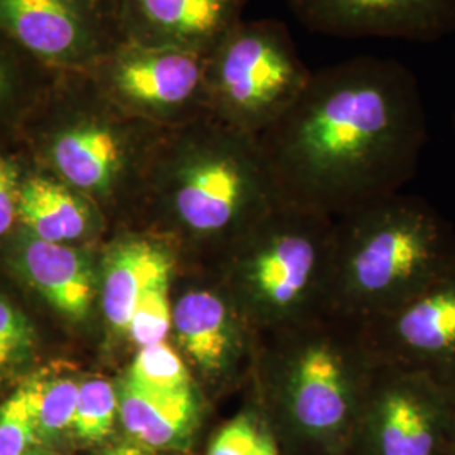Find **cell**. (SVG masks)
I'll use <instances>...</instances> for the list:
<instances>
[{"mask_svg": "<svg viewBox=\"0 0 455 455\" xmlns=\"http://www.w3.org/2000/svg\"><path fill=\"white\" fill-rule=\"evenodd\" d=\"M259 139L280 204L341 216L415 178L428 139L420 83L393 58L327 66Z\"/></svg>", "mask_w": 455, "mask_h": 455, "instance_id": "1", "label": "cell"}, {"mask_svg": "<svg viewBox=\"0 0 455 455\" xmlns=\"http://www.w3.org/2000/svg\"><path fill=\"white\" fill-rule=\"evenodd\" d=\"M455 263V231L420 196L395 193L338 216L327 315L361 325Z\"/></svg>", "mask_w": 455, "mask_h": 455, "instance_id": "2", "label": "cell"}, {"mask_svg": "<svg viewBox=\"0 0 455 455\" xmlns=\"http://www.w3.org/2000/svg\"><path fill=\"white\" fill-rule=\"evenodd\" d=\"M161 133L115 107L86 71H73L54 75L19 137L36 165L90 199H110Z\"/></svg>", "mask_w": 455, "mask_h": 455, "instance_id": "3", "label": "cell"}, {"mask_svg": "<svg viewBox=\"0 0 455 455\" xmlns=\"http://www.w3.org/2000/svg\"><path fill=\"white\" fill-rule=\"evenodd\" d=\"M282 423L314 455H349L376 361L358 325L325 315L275 361Z\"/></svg>", "mask_w": 455, "mask_h": 455, "instance_id": "4", "label": "cell"}, {"mask_svg": "<svg viewBox=\"0 0 455 455\" xmlns=\"http://www.w3.org/2000/svg\"><path fill=\"white\" fill-rule=\"evenodd\" d=\"M163 193L180 223L216 233L280 204L260 139L212 116L164 131Z\"/></svg>", "mask_w": 455, "mask_h": 455, "instance_id": "5", "label": "cell"}, {"mask_svg": "<svg viewBox=\"0 0 455 455\" xmlns=\"http://www.w3.org/2000/svg\"><path fill=\"white\" fill-rule=\"evenodd\" d=\"M204 66L210 115L253 137L289 112L312 76L276 19L240 20L204 56Z\"/></svg>", "mask_w": 455, "mask_h": 455, "instance_id": "6", "label": "cell"}, {"mask_svg": "<svg viewBox=\"0 0 455 455\" xmlns=\"http://www.w3.org/2000/svg\"><path fill=\"white\" fill-rule=\"evenodd\" d=\"M332 229L331 218L283 204L263 218L244 261L246 291L263 317L327 315Z\"/></svg>", "mask_w": 455, "mask_h": 455, "instance_id": "7", "label": "cell"}, {"mask_svg": "<svg viewBox=\"0 0 455 455\" xmlns=\"http://www.w3.org/2000/svg\"><path fill=\"white\" fill-rule=\"evenodd\" d=\"M204 56L124 41L86 73L122 112L169 131L212 116Z\"/></svg>", "mask_w": 455, "mask_h": 455, "instance_id": "8", "label": "cell"}, {"mask_svg": "<svg viewBox=\"0 0 455 455\" xmlns=\"http://www.w3.org/2000/svg\"><path fill=\"white\" fill-rule=\"evenodd\" d=\"M349 455H455V395L376 363Z\"/></svg>", "mask_w": 455, "mask_h": 455, "instance_id": "9", "label": "cell"}, {"mask_svg": "<svg viewBox=\"0 0 455 455\" xmlns=\"http://www.w3.org/2000/svg\"><path fill=\"white\" fill-rule=\"evenodd\" d=\"M0 34L54 75L88 71L124 43L115 0H0Z\"/></svg>", "mask_w": 455, "mask_h": 455, "instance_id": "10", "label": "cell"}, {"mask_svg": "<svg viewBox=\"0 0 455 455\" xmlns=\"http://www.w3.org/2000/svg\"><path fill=\"white\" fill-rule=\"evenodd\" d=\"M358 327L376 363L422 374L455 395V263L403 304Z\"/></svg>", "mask_w": 455, "mask_h": 455, "instance_id": "11", "label": "cell"}, {"mask_svg": "<svg viewBox=\"0 0 455 455\" xmlns=\"http://www.w3.org/2000/svg\"><path fill=\"white\" fill-rule=\"evenodd\" d=\"M307 29L341 39L437 43L455 34V0H289Z\"/></svg>", "mask_w": 455, "mask_h": 455, "instance_id": "12", "label": "cell"}, {"mask_svg": "<svg viewBox=\"0 0 455 455\" xmlns=\"http://www.w3.org/2000/svg\"><path fill=\"white\" fill-rule=\"evenodd\" d=\"M248 0H115L124 41L208 54L240 20Z\"/></svg>", "mask_w": 455, "mask_h": 455, "instance_id": "13", "label": "cell"}, {"mask_svg": "<svg viewBox=\"0 0 455 455\" xmlns=\"http://www.w3.org/2000/svg\"><path fill=\"white\" fill-rule=\"evenodd\" d=\"M9 265L34 292L71 319H82L93 302V278L82 255L17 229L9 238Z\"/></svg>", "mask_w": 455, "mask_h": 455, "instance_id": "14", "label": "cell"}, {"mask_svg": "<svg viewBox=\"0 0 455 455\" xmlns=\"http://www.w3.org/2000/svg\"><path fill=\"white\" fill-rule=\"evenodd\" d=\"M93 201L31 164L20 186L17 223L20 231L49 243L82 238L93 223Z\"/></svg>", "mask_w": 455, "mask_h": 455, "instance_id": "15", "label": "cell"}, {"mask_svg": "<svg viewBox=\"0 0 455 455\" xmlns=\"http://www.w3.org/2000/svg\"><path fill=\"white\" fill-rule=\"evenodd\" d=\"M172 325L189 356L206 371H220L233 358L236 331L227 304L212 292H189L172 310Z\"/></svg>", "mask_w": 455, "mask_h": 455, "instance_id": "16", "label": "cell"}, {"mask_svg": "<svg viewBox=\"0 0 455 455\" xmlns=\"http://www.w3.org/2000/svg\"><path fill=\"white\" fill-rule=\"evenodd\" d=\"M118 417L133 439L152 449L180 447L197 420L195 393L163 396L124 385L118 393Z\"/></svg>", "mask_w": 455, "mask_h": 455, "instance_id": "17", "label": "cell"}, {"mask_svg": "<svg viewBox=\"0 0 455 455\" xmlns=\"http://www.w3.org/2000/svg\"><path fill=\"white\" fill-rule=\"evenodd\" d=\"M165 268H171L169 257L152 244L133 242L115 250L103 280V310L115 329H129L140 295Z\"/></svg>", "mask_w": 455, "mask_h": 455, "instance_id": "18", "label": "cell"}, {"mask_svg": "<svg viewBox=\"0 0 455 455\" xmlns=\"http://www.w3.org/2000/svg\"><path fill=\"white\" fill-rule=\"evenodd\" d=\"M54 73L37 65L0 34V140L19 139L26 118Z\"/></svg>", "mask_w": 455, "mask_h": 455, "instance_id": "19", "label": "cell"}, {"mask_svg": "<svg viewBox=\"0 0 455 455\" xmlns=\"http://www.w3.org/2000/svg\"><path fill=\"white\" fill-rule=\"evenodd\" d=\"M125 383L131 385L132 388L152 395H193L191 376L178 353L165 342L140 347L132 363L129 379Z\"/></svg>", "mask_w": 455, "mask_h": 455, "instance_id": "20", "label": "cell"}, {"mask_svg": "<svg viewBox=\"0 0 455 455\" xmlns=\"http://www.w3.org/2000/svg\"><path fill=\"white\" fill-rule=\"evenodd\" d=\"M24 385L29 391L39 437L71 428L80 393L78 383L69 378H31Z\"/></svg>", "mask_w": 455, "mask_h": 455, "instance_id": "21", "label": "cell"}, {"mask_svg": "<svg viewBox=\"0 0 455 455\" xmlns=\"http://www.w3.org/2000/svg\"><path fill=\"white\" fill-rule=\"evenodd\" d=\"M118 415V393L105 379H90L80 385L78 403L71 428L84 442L107 439Z\"/></svg>", "mask_w": 455, "mask_h": 455, "instance_id": "22", "label": "cell"}, {"mask_svg": "<svg viewBox=\"0 0 455 455\" xmlns=\"http://www.w3.org/2000/svg\"><path fill=\"white\" fill-rule=\"evenodd\" d=\"M169 278L171 268H165L159 275L154 276L132 314L127 332H131L132 339L140 347L164 342L172 325Z\"/></svg>", "mask_w": 455, "mask_h": 455, "instance_id": "23", "label": "cell"}, {"mask_svg": "<svg viewBox=\"0 0 455 455\" xmlns=\"http://www.w3.org/2000/svg\"><path fill=\"white\" fill-rule=\"evenodd\" d=\"M29 164L20 137L0 140V240H9L19 228V195Z\"/></svg>", "mask_w": 455, "mask_h": 455, "instance_id": "24", "label": "cell"}, {"mask_svg": "<svg viewBox=\"0 0 455 455\" xmlns=\"http://www.w3.org/2000/svg\"><path fill=\"white\" fill-rule=\"evenodd\" d=\"M34 327L26 314L0 293V379L17 371L33 356Z\"/></svg>", "mask_w": 455, "mask_h": 455, "instance_id": "25", "label": "cell"}, {"mask_svg": "<svg viewBox=\"0 0 455 455\" xmlns=\"http://www.w3.org/2000/svg\"><path fill=\"white\" fill-rule=\"evenodd\" d=\"M37 439L29 391L22 383L0 405V455H29Z\"/></svg>", "mask_w": 455, "mask_h": 455, "instance_id": "26", "label": "cell"}, {"mask_svg": "<svg viewBox=\"0 0 455 455\" xmlns=\"http://www.w3.org/2000/svg\"><path fill=\"white\" fill-rule=\"evenodd\" d=\"M263 423L251 413L236 417L214 437L208 455H251Z\"/></svg>", "mask_w": 455, "mask_h": 455, "instance_id": "27", "label": "cell"}, {"mask_svg": "<svg viewBox=\"0 0 455 455\" xmlns=\"http://www.w3.org/2000/svg\"><path fill=\"white\" fill-rule=\"evenodd\" d=\"M251 455H280V442L276 439L275 430L267 422L261 427L260 435Z\"/></svg>", "mask_w": 455, "mask_h": 455, "instance_id": "28", "label": "cell"}, {"mask_svg": "<svg viewBox=\"0 0 455 455\" xmlns=\"http://www.w3.org/2000/svg\"><path fill=\"white\" fill-rule=\"evenodd\" d=\"M105 455H152L144 447L137 445H118L112 451H108Z\"/></svg>", "mask_w": 455, "mask_h": 455, "instance_id": "29", "label": "cell"}]
</instances>
